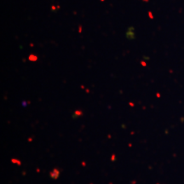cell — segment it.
<instances>
[{
  "label": "cell",
  "mask_w": 184,
  "mask_h": 184,
  "mask_svg": "<svg viewBox=\"0 0 184 184\" xmlns=\"http://www.w3.org/2000/svg\"><path fill=\"white\" fill-rule=\"evenodd\" d=\"M81 31H82V27H81V26H79V30H78V32H79V33H81Z\"/></svg>",
  "instance_id": "7"
},
{
  "label": "cell",
  "mask_w": 184,
  "mask_h": 184,
  "mask_svg": "<svg viewBox=\"0 0 184 184\" xmlns=\"http://www.w3.org/2000/svg\"><path fill=\"white\" fill-rule=\"evenodd\" d=\"M11 162L13 163V164H18V165H21L22 164V162L19 160H16V159H11Z\"/></svg>",
  "instance_id": "5"
},
{
  "label": "cell",
  "mask_w": 184,
  "mask_h": 184,
  "mask_svg": "<svg viewBox=\"0 0 184 184\" xmlns=\"http://www.w3.org/2000/svg\"><path fill=\"white\" fill-rule=\"evenodd\" d=\"M101 1H102V2H103V1H104V0H101Z\"/></svg>",
  "instance_id": "14"
},
{
  "label": "cell",
  "mask_w": 184,
  "mask_h": 184,
  "mask_svg": "<svg viewBox=\"0 0 184 184\" xmlns=\"http://www.w3.org/2000/svg\"><path fill=\"white\" fill-rule=\"evenodd\" d=\"M130 105L131 107H134V103H132V102H130Z\"/></svg>",
  "instance_id": "9"
},
{
  "label": "cell",
  "mask_w": 184,
  "mask_h": 184,
  "mask_svg": "<svg viewBox=\"0 0 184 184\" xmlns=\"http://www.w3.org/2000/svg\"><path fill=\"white\" fill-rule=\"evenodd\" d=\"M51 9H52V10H55V9H56V8H55V7L54 5H53V6H52V7H51Z\"/></svg>",
  "instance_id": "10"
},
{
  "label": "cell",
  "mask_w": 184,
  "mask_h": 184,
  "mask_svg": "<svg viewBox=\"0 0 184 184\" xmlns=\"http://www.w3.org/2000/svg\"><path fill=\"white\" fill-rule=\"evenodd\" d=\"M84 114V113H83V111L82 110H80V109H78V110H76L75 112L73 113V118H75V117H80V116H82Z\"/></svg>",
  "instance_id": "3"
},
{
  "label": "cell",
  "mask_w": 184,
  "mask_h": 184,
  "mask_svg": "<svg viewBox=\"0 0 184 184\" xmlns=\"http://www.w3.org/2000/svg\"><path fill=\"white\" fill-rule=\"evenodd\" d=\"M82 165H83V166H85V165H86V163L82 162Z\"/></svg>",
  "instance_id": "8"
},
{
  "label": "cell",
  "mask_w": 184,
  "mask_h": 184,
  "mask_svg": "<svg viewBox=\"0 0 184 184\" xmlns=\"http://www.w3.org/2000/svg\"><path fill=\"white\" fill-rule=\"evenodd\" d=\"M38 56L37 55H35L33 54H31L29 56H28V60L30 61V62H36V61H38Z\"/></svg>",
  "instance_id": "4"
},
{
  "label": "cell",
  "mask_w": 184,
  "mask_h": 184,
  "mask_svg": "<svg viewBox=\"0 0 184 184\" xmlns=\"http://www.w3.org/2000/svg\"><path fill=\"white\" fill-rule=\"evenodd\" d=\"M33 141V139H32V138H29V139H28V141Z\"/></svg>",
  "instance_id": "12"
},
{
  "label": "cell",
  "mask_w": 184,
  "mask_h": 184,
  "mask_svg": "<svg viewBox=\"0 0 184 184\" xmlns=\"http://www.w3.org/2000/svg\"><path fill=\"white\" fill-rule=\"evenodd\" d=\"M126 37H127V38H129V39H134V38H135L134 27H129L128 31L126 32Z\"/></svg>",
  "instance_id": "1"
},
{
  "label": "cell",
  "mask_w": 184,
  "mask_h": 184,
  "mask_svg": "<svg viewBox=\"0 0 184 184\" xmlns=\"http://www.w3.org/2000/svg\"><path fill=\"white\" fill-rule=\"evenodd\" d=\"M111 160H112L113 161H114V160H115V154H113V155H112V157H111Z\"/></svg>",
  "instance_id": "6"
},
{
  "label": "cell",
  "mask_w": 184,
  "mask_h": 184,
  "mask_svg": "<svg viewBox=\"0 0 184 184\" xmlns=\"http://www.w3.org/2000/svg\"><path fill=\"white\" fill-rule=\"evenodd\" d=\"M50 176L52 179H57L60 176V171L58 169H54L50 173Z\"/></svg>",
  "instance_id": "2"
},
{
  "label": "cell",
  "mask_w": 184,
  "mask_h": 184,
  "mask_svg": "<svg viewBox=\"0 0 184 184\" xmlns=\"http://www.w3.org/2000/svg\"><path fill=\"white\" fill-rule=\"evenodd\" d=\"M36 171H37V172H39V171H40V170H39V169H37Z\"/></svg>",
  "instance_id": "13"
},
{
  "label": "cell",
  "mask_w": 184,
  "mask_h": 184,
  "mask_svg": "<svg viewBox=\"0 0 184 184\" xmlns=\"http://www.w3.org/2000/svg\"><path fill=\"white\" fill-rule=\"evenodd\" d=\"M141 65L146 66V64H145V63H144V62H141Z\"/></svg>",
  "instance_id": "11"
}]
</instances>
